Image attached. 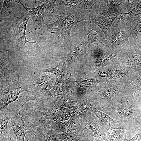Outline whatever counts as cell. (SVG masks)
<instances>
[{
	"label": "cell",
	"mask_w": 141,
	"mask_h": 141,
	"mask_svg": "<svg viewBox=\"0 0 141 141\" xmlns=\"http://www.w3.org/2000/svg\"><path fill=\"white\" fill-rule=\"evenodd\" d=\"M134 89L132 85L128 86L121 104L115 108L103 109L105 113L113 119L116 120L128 121L139 128L141 125V118L138 104L134 99L136 95Z\"/></svg>",
	"instance_id": "6da1fadb"
},
{
	"label": "cell",
	"mask_w": 141,
	"mask_h": 141,
	"mask_svg": "<svg viewBox=\"0 0 141 141\" xmlns=\"http://www.w3.org/2000/svg\"><path fill=\"white\" fill-rule=\"evenodd\" d=\"M54 16L57 19L52 23L46 24L47 28L51 30V32L59 33L62 39L70 40L72 29L82 21L89 20L90 12L78 9L68 13L57 12Z\"/></svg>",
	"instance_id": "7a4b0ae2"
},
{
	"label": "cell",
	"mask_w": 141,
	"mask_h": 141,
	"mask_svg": "<svg viewBox=\"0 0 141 141\" xmlns=\"http://www.w3.org/2000/svg\"><path fill=\"white\" fill-rule=\"evenodd\" d=\"M128 86L108 81L105 82L102 87L95 93L93 99L95 104L102 109L117 107L121 104Z\"/></svg>",
	"instance_id": "3957f363"
},
{
	"label": "cell",
	"mask_w": 141,
	"mask_h": 141,
	"mask_svg": "<svg viewBox=\"0 0 141 141\" xmlns=\"http://www.w3.org/2000/svg\"><path fill=\"white\" fill-rule=\"evenodd\" d=\"M105 72L110 83L128 86L133 83L138 73L131 67L118 61L116 59L106 66Z\"/></svg>",
	"instance_id": "277c9868"
},
{
	"label": "cell",
	"mask_w": 141,
	"mask_h": 141,
	"mask_svg": "<svg viewBox=\"0 0 141 141\" xmlns=\"http://www.w3.org/2000/svg\"><path fill=\"white\" fill-rule=\"evenodd\" d=\"M15 2L26 9L27 13L32 18L34 26L38 29L45 24L44 17H48L54 14L56 6V0H46L42 4H38L36 7L32 8L27 7L19 0H16Z\"/></svg>",
	"instance_id": "5b68a950"
},
{
	"label": "cell",
	"mask_w": 141,
	"mask_h": 141,
	"mask_svg": "<svg viewBox=\"0 0 141 141\" xmlns=\"http://www.w3.org/2000/svg\"><path fill=\"white\" fill-rule=\"evenodd\" d=\"M89 106L93 114L98 118L100 123L104 127L114 129H125L127 133L136 127L131 122L126 120H116L108 115L100 111L89 103Z\"/></svg>",
	"instance_id": "8992f818"
},
{
	"label": "cell",
	"mask_w": 141,
	"mask_h": 141,
	"mask_svg": "<svg viewBox=\"0 0 141 141\" xmlns=\"http://www.w3.org/2000/svg\"><path fill=\"white\" fill-rule=\"evenodd\" d=\"M19 111L11 116L10 126L13 129L16 136L17 141H24L26 134H29L33 137L36 136L33 127L26 125L22 119L23 117Z\"/></svg>",
	"instance_id": "52a82bcc"
},
{
	"label": "cell",
	"mask_w": 141,
	"mask_h": 141,
	"mask_svg": "<svg viewBox=\"0 0 141 141\" xmlns=\"http://www.w3.org/2000/svg\"><path fill=\"white\" fill-rule=\"evenodd\" d=\"M31 18L27 13H23L17 19L16 22L12 26V33L15 36L16 40L19 42L22 46L28 51L27 47L26 46L27 43H34L38 45L36 41H28L26 39V25L29 19Z\"/></svg>",
	"instance_id": "ba28073f"
},
{
	"label": "cell",
	"mask_w": 141,
	"mask_h": 141,
	"mask_svg": "<svg viewBox=\"0 0 141 141\" xmlns=\"http://www.w3.org/2000/svg\"><path fill=\"white\" fill-rule=\"evenodd\" d=\"M116 60L120 62L133 68L139 74L141 69V49L136 44L131 46L129 51Z\"/></svg>",
	"instance_id": "9c48e42d"
},
{
	"label": "cell",
	"mask_w": 141,
	"mask_h": 141,
	"mask_svg": "<svg viewBox=\"0 0 141 141\" xmlns=\"http://www.w3.org/2000/svg\"><path fill=\"white\" fill-rule=\"evenodd\" d=\"M117 16L116 13L107 11L97 14L90 13L89 20L98 26L106 37L109 34L111 26Z\"/></svg>",
	"instance_id": "30bf717a"
},
{
	"label": "cell",
	"mask_w": 141,
	"mask_h": 141,
	"mask_svg": "<svg viewBox=\"0 0 141 141\" xmlns=\"http://www.w3.org/2000/svg\"><path fill=\"white\" fill-rule=\"evenodd\" d=\"M2 88L0 92V112L3 111L10 103L15 101L22 92L25 90L19 87Z\"/></svg>",
	"instance_id": "8fae6325"
},
{
	"label": "cell",
	"mask_w": 141,
	"mask_h": 141,
	"mask_svg": "<svg viewBox=\"0 0 141 141\" xmlns=\"http://www.w3.org/2000/svg\"><path fill=\"white\" fill-rule=\"evenodd\" d=\"M95 49H91V54L92 60L94 62L95 68L97 70L102 69L113 61L110 60V59L114 60L116 58H114V55L107 54L97 48Z\"/></svg>",
	"instance_id": "7c38bea8"
},
{
	"label": "cell",
	"mask_w": 141,
	"mask_h": 141,
	"mask_svg": "<svg viewBox=\"0 0 141 141\" xmlns=\"http://www.w3.org/2000/svg\"><path fill=\"white\" fill-rule=\"evenodd\" d=\"M106 136L109 141H125L127 131L125 129H114L104 127Z\"/></svg>",
	"instance_id": "4fadbf2b"
},
{
	"label": "cell",
	"mask_w": 141,
	"mask_h": 141,
	"mask_svg": "<svg viewBox=\"0 0 141 141\" xmlns=\"http://www.w3.org/2000/svg\"><path fill=\"white\" fill-rule=\"evenodd\" d=\"M84 29L88 37V48L89 50L97 44L99 37L96 30L91 24L86 25Z\"/></svg>",
	"instance_id": "5bb4252c"
},
{
	"label": "cell",
	"mask_w": 141,
	"mask_h": 141,
	"mask_svg": "<svg viewBox=\"0 0 141 141\" xmlns=\"http://www.w3.org/2000/svg\"><path fill=\"white\" fill-rule=\"evenodd\" d=\"M88 43V41L85 39H84L78 45L68 53L67 57V62L71 63L74 61L78 55L84 50L86 48Z\"/></svg>",
	"instance_id": "9a60e30c"
},
{
	"label": "cell",
	"mask_w": 141,
	"mask_h": 141,
	"mask_svg": "<svg viewBox=\"0 0 141 141\" xmlns=\"http://www.w3.org/2000/svg\"><path fill=\"white\" fill-rule=\"evenodd\" d=\"M66 66L65 62L59 61L51 67L43 69L42 74L45 72L51 73L55 75L57 78L63 74V70Z\"/></svg>",
	"instance_id": "2e32d148"
},
{
	"label": "cell",
	"mask_w": 141,
	"mask_h": 141,
	"mask_svg": "<svg viewBox=\"0 0 141 141\" xmlns=\"http://www.w3.org/2000/svg\"><path fill=\"white\" fill-rule=\"evenodd\" d=\"M65 83L63 74L56 79L55 83L49 95L57 96L65 90Z\"/></svg>",
	"instance_id": "e0dca14e"
},
{
	"label": "cell",
	"mask_w": 141,
	"mask_h": 141,
	"mask_svg": "<svg viewBox=\"0 0 141 141\" xmlns=\"http://www.w3.org/2000/svg\"><path fill=\"white\" fill-rule=\"evenodd\" d=\"M11 116L3 112H0V140L4 139L8 135L7 126Z\"/></svg>",
	"instance_id": "ac0fdd59"
},
{
	"label": "cell",
	"mask_w": 141,
	"mask_h": 141,
	"mask_svg": "<svg viewBox=\"0 0 141 141\" xmlns=\"http://www.w3.org/2000/svg\"><path fill=\"white\" fill-rule=\"evenodd\" d=\"M53 80L46 81L40 85H34V90L37 92L44 96L49 94L53 87Z\"/></svg>",
	"instance_id": "d6986e66"
},
{
	"label": "cell",
	"mask_w": 141,
	"mask_h": 141,
	"mask_svg": "<svg viewBox=\"0 0 141 141\" xmlns=\"http://www.w3.org/2000/svg\"><path fill=\"white\" fill-rule=\"evenodd\" d=\"M15 0H4L1 15L3 17H10L12 16V6Z\"/></svg>",
	"instance_id": "ffe728a7"
},
{
	"label": "cell",
	"mask_w": 141,
	"mask_h": 141,
	"mask_svg": "<svg viewBox=\"0 0 141 141\" xmlns=\"http://www.w3.org/2000/svg\"><path fill=\"white\" fill-rule=\"evenodd\" d=\"M57 5H63L82 9L80 0H57Z\"/></svg>",
	"instance_id": "44dd1931"
},
{
	"label": "cell",
	"mask_w": 141,
	"mask_h": 141,
	"mask_svg": "<svg viewBox=\"0 0 141 141\" xmlns=\"http://www.w3.org/2000/svg\"><path fill=\"white\" fill-rule=\"evenodd\" d=\"M108 80H99L90 78L87 80L80 79L79 81H76V83L83 88H89L93 87L94 85L101 82L108 81Z\"/></svg>",
	"instance_id": "7402d4cb"
},
{
	"label": "cell",
	"mask_w": 141,
	"mask_h": 141,
	"mask_svg": "<svg viewBox=\"0 0 141 141\" xmlns=\"http://www.w3.org/2000/svg\"><path fill=\"white\" fill-rule=\"evenodd\" d=\"M124 16H121L125 19H131L136 16L141 14V0L138 1L137 5L130 11L121 13Z\"/></svg>",
	"instance_id": "603a6c76"
},
{
	"label": "cell",
	"mask_w": 141,
	"mask_h": 141,
	"mask_svg": "<svg viewBox=\"0 0 141 141\" xmlns=\"http://www.w3.org/2000/svg\"><path fill=\"white\" fill-rule=\"evenodd\" d=\"M132 19V34L133 37L136 38L137 34L141 32V16Z\"/></svg>",
	"instance_id": "cb8c5ba5"
},
{
	"label": "cell",
	"mask_w": 141,
	"mask_h": 141,
	"mask_svg": "<svg viewBox=\"0 0 141 141\" xmlns=\"http://www.w3.org/2000/svg\"><path fill=\"white\" fill-rule=\"evenodd\" d=\"M82 10L90 12L92 6L94 4L102 3V0H80Z\"/></svg>",
	"instance_id": "d4e9b609"
},
{
	"label": "cell",
	"mask_w": 141,
	"mask_h": 141,
	"mask_svg": "<svg viewBox=\"0 0 141 141\" xmlns=\"http://www.w3.org/2000/svg\"><path fill=\"white\" fill-rule=\"evenodd\" d=\"M113 42L117 46H121L123 44V36L120 32H115L112 36Z\"/></svg>",
	"instance_id": "484cf974"
},
{
	"label": "cell",
	"mask_w": 141,
	"mask_h": 141,
	"mask_svg": "<svg viewBox=\"0 0 141 141\" xmlns=\"http://www.w3.org/2000/svg\"><path fill=\"white\" fill-rule=\"evenodd\" d=\"M54 79H53L50 74L43 75V74H42L39 77L34 84L38 85H41L46 81L53 80Z\"/></svg>",
	"instance_id": "4316f807"
},
{
	"label": "cell",
	"mask_w": 141,
	"mask_h": 141,
	"mask_svg": "<svg viewBox=\"0 0 141 141\" xmlns=\"http://www.w3.org/2000/svg\"><path fill=\"white\" fill-rule=\"evenodd\" d=\"M71 76V75L69 72L66 73L65 74L66 86L67 89H68L70 87L72 84Z\"/></svg>",
	"instance_id": "83f0119b"
},
{
	"label": "cell",
	"mask_w": 141,
	"mask_h": 141,
	"mask_svg": "<svg viewBox=\"0 0 141 141\" xmlns=\"http://www.w3.org/2000/svg\"><path fill=\"white\" fill-rule=\"evenodd\" d=\"M141 140V125L139 126V128L137 133L131 139L128 140L127 138L125 141H140Z\"/></svg>",
	"instance_id": "f1b7e54d"
},
{
	"label": "cell",
	"mask_w": 141,
	"mask_h": 141,
	"mask_svg": "<svg viewBox=\"0 0 141 141\" xmlns=\"http://www.w3.org/2000/svg\"><path fill=\"white\" fill-rule=\"evenodd\" d=\"M135 79H136L139 81L140 83L139 85V86L135 85L133 84V83H131V84L135 89L141 92V75L139 74H138L136 77Z\"/></svg>",
	"instance_id": "f546056e"
},
{
	"label": "cell",
	"mask_w": 141,
	"mask_h": 141,
	"mask_svg": "<svg viewBox=\"0 0 141 141\" xmlns=\"http://www.w3.org/2000/svg\"><path fill=\"white\" fill-rule=\"evenodd\" d=\"M138 104L139 107L140 115L141 118V103H138Z\"/></svg>",
	"instance_id": "4dcf8cb0"
},
{
	"label": "cell",
	"mask_w": 141,
	"mask_h": 141,
	"mask_svg": "<svg viewBox=\"0 0 141 141\" xmlns=\"http://www.w3.org/2000/svg\"><path fill=\"white\" fill-rule=\"evenodd\" d=\"M138 43L139 44L141 45V40L138 39Z\"/></svg>",
	"instance_id": "1f68e13d"
},
{
	"label": "cell",
	"mask_w": 141,
	"mask_h": 141,
	"mask_svg": "<svg viewBox=\"0 0 141 141\" xmlns=\"http://www.w3.org/2000/svg\"><path fill=\"white\" fill-rule=\"evenodd\" d=\"M139 74L141 75V69L139 72Z\"/></svg>",
	"instance_id": "d6a6232c"
},
{
	"label": "cell",
	"mask_w": 141,
	"mask_h": 141,
	"mask_svg": "<svg viewBox=\"0 0 141 141\" xmlns=\"http://www.w3.org/2000/svg\"><path fill=\"white\" fill-rule=\"evenodd\" d=\"M104 141H109L107 138Z\"/></svg>",
	"instance_id": "836d02e7"
},
{
	"label": "cell",
	"mask_w": 141,
	"mask_h": 141,
	"mask_svg": "<svg viewBox=\"0 0 141 141\" xmlns=\"http://www.w3.org/2000/svg\"><path fill=\"white\" fill-rule=\"evenodd\" d=\"M140 141H141V140H140Z\"/></svg>",
	"instance_id": "e575fe53"
}]
</instances>
